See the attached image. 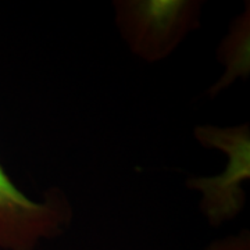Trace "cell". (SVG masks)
Here are the masks:
<instances>
[{
	"label": "cell",
	"instance_id": "obj_1",
	"mask_svg": "<svg viewBox=\"0 0 250 250\" xmlns=\"http://www.w3.org/2000/svg\"><path fill=\"white\" fill-rule=\"evenodd\" d=\"M116 25L131 53L145 62H159L174 53L200 28L199 0H116Z\"/></svg>",
	"mask_w": 250,
	"mask_h": 250
},
{
	"label": "cell",
	"instance_id": "obj_2",
	"mask_svg": "<svg viewBox=\"0 0 250 250\" xmlns=\"http://www.w3.org/2000/svg\"><path fill=\"white\" fill-rule=\"evenodd\" d=\"M195 139L206 149H215L227 156L224 171L214 177H192L187 187L200 193L199 210L211 227L229 223L246 205L245 182L250 178L249 124L233 126L199 125Z\"/></svg>",
	"mask_w": 250,
	"mask_h": 250
},
{
	"label": "cell",
	"instance_id": "obj_3",
	"mask_svg": "<svg viewBox=\"0 0 250 250\" xmlns=\"http://www.w3.org/2000/svg\"><path fill=\"white\" fill-rule=\"evenodd\" d=\"M72 218L70 197L62 188H47L41 200H34L16 187L0 164V250H36L62 236Z\"/></svg>",
	"mask_w": 250,
	"mask_h": 250
},
{
	"label": "cell",
	"instance_id": "obj_4",
	"mask_svg": "<svg viewBox=\"0 0 250 250\" xmlns=\"http://www.w3.org/2000/svg\"><path fill=\"white\" fill-rule=\"evenodd\" d=\"M218 62L224 65V74L207 90V98H217L229 88L238 78H248L250 74V6L235 17L228 34L224 36L217 49Z\"/></svg>",
	"mask_w": 250,
	"mask_h": 250
},
{
	"label": "cell",
	"instance_id": "obj_5",
	"mask_svg": "<svg viewBox=\"0 0 250 250\" xmlns=\"http://www.w3.org/2000/svg\"><path fill=\"white\" fill-rule=\"evenodd\" d=\"M249 231H242L239 235L213 242L206 250H249Z\"/></svg>",
	"mask_w": 250,
	"mask_h": 250
}]
</instances>
